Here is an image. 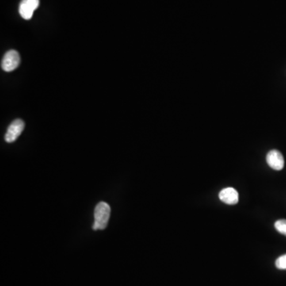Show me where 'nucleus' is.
<instances>
[{"label": "nucleus", "mask_w": 286, "mask_h": 286, "mask_svg": "<svg viewBox=\"0 0 286 286\" xmlns=\"http://www.w3.org/2000/svg\"><path fill=\"white\" fill-rule=\"evenodd\" d=\"M111 215V207L105 202H100L95 208L94 223L92 229L94 230H104L108 226Z\"/></svg>", "instance_id": "nucleus-1"}, {"label": "nucleus", "mask_w": 286, "mask_h": 286, "mask_svg": "<svg viewBox=\"0 0 286 286\" xmlns=\"http://www.w3.org/2000/svg\"><path fill=\"white\" fill-rule=\"evenodd\" d=\"M20 55L16 50H9L5 54L1 62V67L5 72H12L20 66Z\"/></svg>", "instance_id": "nucleus-2"}, {"label": "nucleus", "mask_w": 286, "mask_h": 286, "mask_svg": "<svg viewBox=\"0 0 286 286\" xmlns=\"http://www.w3.org/2000/svg\"><path fill=\"white\" fill-rule=\"evenodd\" d=\"M219 200L225 204H236L238 202V193L234 188H226L220 191L219 194Z\"/></svg>", "instance_id": "nucleus-6"}, {"label": "nucleus", "mask_w": 286, "mask_h": 286, "mask_svg": "<svg viewBox=\"0 0 286 286\" xmlns=\"http://www.w3.org/2000/svg\"><path fill=\"white\" fill-rule=\"evenodd\" d=\"M266 162L269 167L277 171L281 170L284 168V158L278 150H273L269 151L266 156Z\"/></svg>", "instance_id": "nucleus-5"}, {"label": "nucleus", "mask_w": 286, "mask_h": 286, "mask_svg": "<svg viewBox=\"0 0 286 286\" xmlns=\"http://www.w3.org/2000/svg\"><path fill=\"white\" fill-rule=\"evenodd\" d=\"M274 227L279 233L286 236V219H280V220L276 221Z\"/></svg>", "instance_id": "nucleus-7"}, {"label": "nucleus", "mask_w": 286, "mask_h": 286, "mask_svg": "<svg viewBox=\"0 0 286 286\" xmlns=\"http://www.w3.org/2000/svg\"><path fill=\"white\" fill-rule=\"evenodd\" d=\"M24 127H25V123L22 119H19L14 120L11 123L10 126L8 127L6 135H5V141L8 143L16 142L17 138L23 133Z\"/></svg>", "instance_id": "nucleus-3"}, {"label": "nucleus", "mask_w": 286, "mask_h": 286, "mask_svg": "<svg viewBox=\"0 0 286 286\" xmlns=\"http://www.w3.org/2000/svg\"><path fill=\"white\" fill-rule=\"evenodd\" d=\"M276 268L279 269H286V254L280 256L275 262Z\"/></svg>", "instance_id": "nucleus-8"}, {"label": "nucleus", "mask_w": 286, "mask_h": 286, "mask_svg": "<svg viewBox=\"0 0 286 286\" xmlns=\"http://www.w3.org/2000/svg\"><path fill=\"white\" fill-rule=\"evenodd\" d=\"M39 0H22L19 8L21 17L26 20H31L34 12L39 8Z\"/></svg>", "instance_id": "nucleus-4"}]
</instances>
